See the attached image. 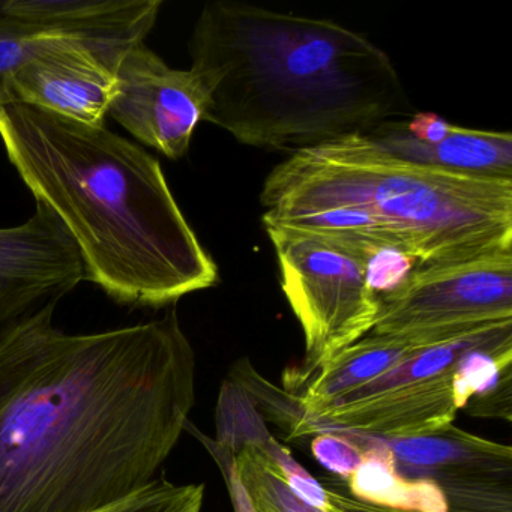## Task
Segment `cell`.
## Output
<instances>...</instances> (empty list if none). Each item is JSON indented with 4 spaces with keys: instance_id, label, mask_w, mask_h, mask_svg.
<instances>
[{
    "instance_id": "cell-1",
    "label": "cell",
    "mask_w": 512,
    "mask_h": 512,
    "mask_svg": "<svg viewBox=\"0 0 512 512\" xmlns=\"http://www.w3.org/2000/svg\"><path fill=\"white\" fill-rule=\"evenodd\" d=\"M56 305L0 325V512H97L157 478L196 403L176 310L67 334Z\"/></svg>"
},
{
    "instance_id": "cell-2",
    "label": "cell",
    "mask_w": 512,
    "mask_h": 512,
    "mask_svg": "<svg viewBox=\"0 0 512 512\" xmlns=\"http://www.w3.org/2000/svg\"><path fill=\"white\" fill-rule=\"evenodd\" d=\"M188 50L203 121L242 145L295 154L412 115L391 58L332 20L220 0L203 7Z\"/></svg>"
},
{
    "instance_id": "cell-3",
    "label": "cell",
    "mask_w": 512,
    "mask_h": 512,
    "mask_svg": "<svg viewBox=\"0 0 512 512\" xmlns=\"http://www.w3.org/2000/svg\"><path fill=\"white\" fill-rule=\"evenodd\" d=\"M0 140L35 200L67 227L88 281L116 304L164 308L220 281L161 163L104 125L0 107Z\"/></svg>"
},
{
    "instance_id": "cell-4",
    "label": "cell",
    "mask_w": 512,
    "mask_h": 512,
    "mask_svg": "<svg viewBox=\"0 0 512 512\" xmlns=\"http://www.w3.org/2000/svg\"><path fill=\"white\" fill-rule=\"evenodd\" d=\"M265 227L388 245L419 268L512 251V181L401 160L367 136L295 152L263 182Z\"/></svg>"
},
{
    "instance_id": "cell-5",
    "label": "cell",
    "mask_w": 512,
    "mask_h": 512,
    "mask_svg": "<svg viewBox=\"0 0 512 512\" xmlns=\"http://www.w3.org/2000/svg\"><path fill=\"white\" fill-rule=\"evenodd\" d=\"M512 347V320L485 326L436 346L419 347L394 370L347 392L310 413L295 410L287 439L325 431L380 439H413L454 425L457 407L452 379L458 361L470 350Z\"/></svg>"
},
{
    "instance_id": "cell-6",
    "label": "cell",
    "mask_w": 512,
    "mask_h": 512,
    "mask_svg": "<svg viewBox=\"0 0 512 512\" xmlns=\"http://www.w3.org/2000/svg\"><path fill=\"white\" fill-rule=\"evenodd\" d=\"M265 229L277 253L281 290L304 334V359L283 379L284 391L296 394L326 362L373 331L380 302L364 263L337 236Z\"/></svg>"
},
{
    "instance_id": "cell-7",
    "label": "cell",
    "mask_w": 512,
    "mask_h": 512,
    "mask_svg": "<svg viewBox=\"0 0 512 512\" xmlns=\"http://www.w3.org/2000/svg\"><path fill=\"white\" fill-rule=\"evenodd\" d=\"M512 320V251L419 268L380 301L371 334L428 347Z\"/></svg>"
},
{
    "instance_id": "cell-8",
    "label": "cell",
    "mask_w": 512,
    "mask_h": 512,
    "mask_svg": "<svg viewBox=\"0 0 512 512\" xmlns=\"http://www.w3.org/2000/svg\"><path fill=\"white\" fill-rule=\"evenodd\" d=\"M161 0H2L0 107L8 80L23 65L65 40L145 43Z\"/></svg>"
},
{
    "instance_id": "cell-9",
    "label": "cell",
    "mask_w": 512,
    "mask_h": 512,
    "mask_svg": "<svg viewBox=\"0 0 512 512\" xmlns=\"http://www.w3.org/2000/svg\"><path fill=\"white\" fill-rule=\"evenodd\" d=\"M208 97L190 70H175L145 43L131 47L116 68L107 116L140 143L181 160L205 118Z\"/></svg>"
},
{
    "instance_id": "cell-10",
    "label": "cell",
    "mask_w": 512,
    "mask_h": 512,
    "mask_svg": "<svg viewBox=\"0 0 512 512\" xmlns=\"http://www.w3.org/2000/svg\"><path fill=\"white\" fill-rule=\"evenodd\" d=\"M395 472L430 479L449 512H512V449L451 425L413 439H383Z\"/></svg>"
},
{
    "instance_id": "cell-11",
    "label": "cell",
    "mask_w": 512,
    "mask_h": 512,
    "mask_svg": "<svg viewBox=\"0 0 512 512\" xmlns=\"http://www.w3.org/2000/svg\"><path fill=\"white\" fill-rule=\"evenodd\" d=\"M136 44L65 40L44 50L8 80L5 106L28 104L71 121L104 125L116 68Z\"/></svg>"
},
{
    "instance_id": "cell-12",
    "label": "cell",
    "mask_w": 512,
    "mask_h": 512,
    "mask_svg": "<svg viewBox=\"0 0 512 512\" xmlns=\"http://www.w3.org/2000/svg\"><path fill=\"white\" fill-rule=\"evenodd\" d=\"M88 271L61 218L38 202L26 223L0 229V325L58 304Z\"/></svg>"
},
{
    "instance_id": "cell-13",
    "label": "cell",
    "mask_w": 512,
    "mask_h": 512,
    "mask_svg": "<svg viewBox=\"0 0 512 512\" xmlns=\"http://www.w3.org/2000/svg\"><path fill=\"white\" fill-rule=\"evenodd\" d=\"M389 121L365 134L379 148L401 160L469 178L512 181V134L469 130L451 125L434 143H422Z\"/></svg>"
},
{
    "instance_id": "cell-14",
    "label": "cell",
    "mask_w": 512,
    "mask_h": 512,
    "mask_svg": "<svg viewBox=\"0 0 512 512\" xmlns=\"http://www.w3.org/2000/svg\"><path fill=\"white\" fill-rule=\"evenodd\" d=\"M215 421L217 436L214 440L217 445L232 448L238 443H250L256 446L277 466L299 499L320 511L329 512L328 496L323 485L293 458L289 449L284 448L269 433L265 416L260 413L256 401L245 391L244 386L230 376L221 386Z\"/></svg>"
},
{
    "instance_id": "cell-15",
    "label": "cell",
    "mask_w": 512,
    "mask_h": 512,
    "mask_svg": "<svg viewBox=\"0 0 512 512\" xmlns=\"http://www.w3.org/2000/svg\"><path fill=\"white\" fill-rule=\"evenodd\" d=\"M421 346L391 335H365L326 362L307 385L290 394L299 412L310 413L394 370ZM289 394V392H287Z\"/></svg>"
},
{
    "instance_id": "cell-16",
    "label": "cell",
    "mask_w": 512,
    "mask_h": 512,
    "mask_svg": "<svg viewBox=\"0 0 512 512\" xmlns=\"http://www.w3.org/2000/svg\"><path fill=\"white\" fill-rule=\"evenodd\" d=\"M362 449V463L344 481L355 499L406 512H449L445 494L430 479H407L395 472L394 458L380 437L347 433Z\"/></svg>"
},
{
    "instance_id": "cell-17",
    "label": "cell",
    "mask_w": 512,
    "mask_h": 512,
    "mask_svg": "<svg viewBox=\"0 0 512 512\" xmlns=\"http://www.w3.org/2000/svg\"><path fill=\"white\" fill-rule=\"evenodd\" d=\"M224 449L235 455L236 470L254 512H323L299 499L277 466L256 446L238 443Z\"/></svg>"
},
{
    "instance_id": "cell-18",
    "label": "cell",
    "mask_w": 512,
    "mask_h": 512,
    "mask_svg": "<svg viewBox=\"0 0 512 512\" xmlns=\"http://www.w3.org/2000/svg\"><path fill=\"white\" fill-rule=\"evenodd\" d=\"M205 484H176L157 476L127 499L97 512H202Z\"/></svg>"
},
{
    "instance_id": "cell-19",
    "label": "cell",
    "mask_w": 512,
    "mask_h": 512,
    "mask_svg": "<svg viewBox=\"0 0 512 512\" xmlns=\"http://www.w3.org/2000/svg\"><path fill=\"white\" fill-rule=\"evenodd\" d=\"M311 454L323 467L346 481L362 463V449L341 431H325L311 440Z\"/></svg>"
},
{
    "instance_id": "cell-20",
    "label": "cell",
    "mask_w": 512,
    "mask_h": 512,
    "mask_svg": "<svg viewBox=\"0 0 512 512\" xmlns=\"http://www.w3.org/2000/svg\"><path fill=\"white\" fill-rule=\"evenodd\" d=\"M185 430L190 431L193 436L200 440L203 446L208 449L211 457L217 463L221 475H223L224 482H226L227 493L232 502L233 512H254L253 505H251L250 497L239 479L238 470H236L235 455L227 449L221 448L214 439L203 434L202 431L197 430L190 421L185 425Z\"/></svg>"
},
{
    "instance_id": "cell-21",
    "label": "cell",
    "mask_w": 512,
    "mask_h": 512,
    "mask_svg": "<svg viewBox=\"0 0 512 512\" xmlns=\"http://www.w3.org/2000/svg\"><path fill=\"white\" fill-rule=\"evenodd\" d=\"M343 482L338 478H323V481H320L328 496L329 512H406L361 502L355 499L347 488L343 490Z\"/></svg>"
}]
</instances>
